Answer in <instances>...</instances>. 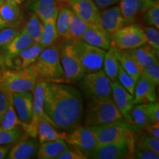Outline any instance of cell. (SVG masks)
Returning a JSON list of instances; mask_svg holds the SVG:
<instances>
[{"mask_svg": "<svg viewBox=\"0 0 159 159\" xmlns=\"http://www.w3.org/2000/svg\"><path fill=\"white\" fill-rule=\"evenodd\" d=\"M83 111V99L77 89L63 83L47 82L44 111L55 128L71 131L79 126Z\"/></svg>", "mask_w": 159, "mask_h": 159, "instance_id": "6da1fadb", "label": "cell"}, {"mask_svg": "<svg viewBox=\"0 0 159 159\" xmlns=\"http://www.w3.org/2000/svg\"><path fill=\"white\" fill-rule=\"evenodd\" d=\"M62 43L55 42L42 49L36 61L30 66L38 81L61 83L64 81V75L61 63L60 52Z\"/></svg>", "mask_w": 159, "mask_h": 159, "instance_id": "7a4b0ae2", "label": "cell"}, {"mask_svg": "<svg viewBox=\"0 0 159 159\" xmlns=\"http://www.w3.org/2000/svg\"><path fill=\"white\" fill-rule=\"evenodd\" d=\"M37 82V77L30 67L5 69L0 77V91L7 94L31 91Z\"/></svg>", "mask_w": 159, "mask_h": 159, "instance_id": "3957f363", "label": "cell"}, {"mask_svg": "<svg viewBox=\"0 0 159 159\" xmlns=\"http://www.w3.org/2000/svg\"><path fill=\"white\" fill-rule=\"evenodd\" d=\"M119 121L125 120L112 98L105 100H90L85 114L86 127L91 128Z\"/></svg>", "mask_w": 159, "mask_h": 159, "instance_id": "277c9868", "label": "cell"}, {"mask_svg": "<svg viewBox=\"0 0 159 159\" xmlns=\"http://www.w3.org/2000/svg\"><path fill=\"white\" fill-rule=\"evenodd\" d=\"M80 80L81 89L90 100H105L112 98L111 81L102 69L85 73Z\"/></svg>", "mask_w": 159, "mask_h": 159, "instance_id": "5b68a950", "label": "cell"}, {"mask_svg": "<svg viewBox=\"0 0 159 159\" xmlns=\"http://www.w3.org/2000/svg\"><path fill=\"white\" fill-rule=\"evenodd\" d=\"M60 58L65 82L75 83L80 81L85 75V71L72 41L64 40L60 52Z\"/></svg>", "mask_w": 159, "mask_h": 159, "instance_id": "8992f818", "label": "cell"}, {"mask_svg": "<svg viewBox=\"0 0 159 159\" xmlns=\"http://www.w3.org/2000/svg\"><path fill=\"white\" fill-rule=\"evenodd\" d=\"M135 142L136 139L133 130L123 140L98 146L91 152L89 158L94 159L132 158Z\"/></svg>", "mask_w": 159, "mask_h": 159, "instance_id": "52a82bcc", "label": "cell"}, {"mask_svg": "<svg viewBox=\"0 0 159 159\" xmlns=\"http://www.w3.org/2000/svg\"><path fill=\"white\" fill-rule=\"evenodd\" d=\"M111 45L119 50L133 49L146 43L142 26L137 24L125 25L111 34Z\"/></svg>", "mask_w": 159, "mask_h": 159, "instance_id": "ba28073f", "label": "cell"}, {"mask_svg": "<svg viewBox=\"0 0 159 159\" xmlns=\"http://www.w3.org/2000/svg\"><path fill=\"white\" fill-rule=\"evenodd\" d=\"M96 136L98 146L123 140L129 133L134 130L125 121H119L90 128Z\"/></svg>", "mask_w": 159, "mask_h": 159, "instance_id": "9c48e42d", "label": "cell"}, {"mask_svg": "<svg viewBox=\"0 0 159 159\" xmlns=\"http://www.w3.org/2000/svg\"><path fill=\"white\" fill-rule=\"evenodd\" d=\"M76 48L85 73L96 71L102 69L106 50L87 43L83 40L72 41Z\"/></svg>", "mask_w": 159, "mask_h": 159, "instance_id": "30bf717a", "label": "cell"}, {"mask_svg": "<svg viewBox=\"0 0 159 159\" xmlns=\"http://www.w3.org/2000/svg\"><path fill=\"white\" fill-rule=\"evenodd\" d=\"M47 83L44 81H38L35 83L34 88L33 89V119L30 124L25 125L22 128L27 136L33 137V138L37 137L38 125H39V122L41 119H48L50 122L44 111L45 90Z\"/></svg>", "mask_w": 159, "mask_h": 159, "instance_id": "8fae6325", "label": "cell"}, {"mask_svg": "<svg viewBox=\"0 0 159 159\" xmlns=\"http://www.w3.org/2000/svg\"><path fill=\"white\" fill-rule=\"evenodd\" d=\"M66 142L82 151L87 158L98 147L94 131L88 127L77 126L68 134Z\"/></svg>", "mask_w": 159, "mask_h": 159, "instance_id": "7c38bea8", "label": "cell"}, {"mask_svg": "<svg viewBox=\"0 0 159 159\" xmlns=\"http://www.w3.org/2000/svg\"><path fill=\"white\" fill-rule=\"evenodd\" d=\"M69 5L75 14L89 25L102 27L99 14L100 11L93 0H70Z\"/></svg>", "mask_w": 159, "mask_h": 159, "instance_id": "4fadbf2b", "label": "cell"}, {"mask_svg": "<svg viewBox=\"0 0 159 159\" xmlns=\"http://www.w3.org/2000/svg\"><path fill=\"white\" fill-rule=\"evenodd\" d=\"M112 99L122 115L125 120L130 125V114L135 105L134 96L125 89L117 80L111 82Z\"/></svg>", "mask_w": 159, "mask_h": 159, "instance_id": "5bb4252c", "label": "cell"}, {"mask_svg": "<svg viewBox=\"0 0 159 159\" xmlns=\"http://www.w3.org/2000/svg\"><path fill=\"white\" fill-rule=\"evenodd\" d=\"M156 2V0H120L119 7L125 25L134 23Z\"/></svg>", "mask_w": 159, "mask_h": 159, "instance_id": "9a60e30c", "label": "cell"}, {"mask_svg": "<svg viewBox=\"0 0 159 159\" xmlns=\"http://www.w3.org/2000/svg\"><path fill=\"white\" fill-rule=\"evenodd\" d=\"M12 101L17 116L21 122V128L30 124L33 119V93L31 91L15 93L12 94Z\"/></svg>", "mask_w": 159, "mask_h": 159, "instance_id": "2e32d148", "label": "cell"}, {"mask_svg": "<svg viewBox=\"0 0 159 159\" xmlns=\"http://www.w3.org/2000/svg\"><path fill=\"white\" fill-rule=\"evenodd\" d=\"M43 49V47L39 43H33L7 61L4 65L12 69L27 68L36 61Z\"/></svg>", "mask_w": 159, "mask_h": 159, "instance_id": "e0dca14e", "label": "cell"}, {"mask_svg": "<svg viewBox=\"0 0 159 159\" xmlns=\"http://www.w3.org/2000/svg\"><path fill=\"white\" fill-rule=\"evenodd\" d=\"M27 5L43 23L56 19L60 9L57 0H28Z\"/></svg>", "mask_w": 159, "mask_h": 159, "instance_id": "ac0fdd59", "label": "cell"}, {"mask_svg": "<svg viewBox=\"0 0 159 159\" xmlns=\"http://www.w3.org/2000/svg\"><path fill=\"white\" fill-rule=\"evenodd\" d=\"M0 19L5 27L19 28L23 21V16L19 4L11 0H1Z\"/></svg>", "mask_w": 159, "mask_h": 159, "instance_id": "d6986e66", "label": "cell"}, {"mask_svg": "<svg viewBox=\"0 0 159 159\" xmlns=\"http://www.w3.org/2000/svg\"><path fill=\"white\" fill-rule=\"evenodd\" d=\"M156 85L150 79L141 75L135 86L134 99L135 105L156 101Z\"/></svg>", "mask_w": 159, "mask_h": 159, "instance_id": "ffe728a7", "label": "cell"}, {"mask_svg": "<svg viewBox=\"0 0 159 159\" xmlns=\"http://www.w3.org/2000/svg\"><path fill=\"white\" fill-rule=\"evenodd\" d=\"M39 142L35 138H24L10 149L6 158L8 159H29L37 154Z\"/></svg>", "mask_w": 159, "mask_h": 159, "instance_id": "44dd1931", "label": "cell"}, {"mask_svg": "<svg viewBox=\"0 0 159 159\" xmlns=\"http://www.w3.org/2000/svg\"><path fill=\"white\" fill-rule=\"evenodd\" d=\"M99 14L101 25L110 35L125 25L119 5H113L102 9Z\"/></svg>", "mask_w": 159, "mask_h": 159, "instance_id": "7402d4cb", "label": "cell"}, {"mask_svg": "<svg viewBox=\"0 0 159 159\" xmlns=\"http://www.w3.org/2000/svg\"><path fill=\"white\" fill-rule=\"evenodd\" d=\"M82 40L89 44L108 50L111 46V35L102 27L89 25L83 35Z\"/></svg>", "mask_w": 159, "mask_h": 159, "instance_id": "603a6c76", "label": "cell"}, {"mask_svg": "<svg viewBox=\"0 0 159 159\" xmlns=\"http://www.w3.org/2000/svg\"><path fill=\"white\" fill-rule=\"evenodd\" d=\"M33 43V39L22 30L9 44L2 49L4 54L2 56V61L3 64Z\"/></svg>", "mask_w": 159, "mask_h": 159, "instance_id": "cb8c5ba5", "label": "cell"}, {"mask_svg": "<svg viewBox=\"0 0 159 159\" xmlns=\"http://www.w3.org/2000/svg\"><path fill=\"white\" fill-rule=\"evenodd\" d=\"M68 148L66 141H49L40 143L37 151V158L39 159H57L60 155Z\"/></svg>", "mask_w": 159, "mask_h": 159, "instance_id": "d4e9b609", "label": "cell"}, {"mask_svg": "<svg viewBox=\"0 0 159 159\" xmlns=\"http://www.w3.org/2000/svg\"><path fill=\"white\" fill-rule=\"evenodd\" d=\"M67 136L68 134L66 133L57 131L48 119H42L39 121L38 125L37 136L39 137L40 143L59 139L66 141Z\"/></svg>", "mask_w": 159, "mask_h": 159, "instance_id": "484cf974", "label": "cell"}, {"mask_svg": "<svg viewBox=\"0 0 159 159\" xmlns=\"http://www.w3.org/2000/svg\"><path fill=\"white\" fill-rule=\"evenodd\" d=\"M118 57L121 66L137 82L142 73V66L139 64L128 49L127 50L119 49Z\"/></svg>", "mask_w": 159, "mask_h": 159, "instance_id": "4316f807", "label": "cell"}, {"mask_svg": "<svg viewBox=\"0 0 159 159\" xmlns=\"http://www.w3.org/2000/svg\"><path fill=\"white\" fill-rule=\"evenodd\" d=\"M118 54L119 49L111 45L108 51H106L103 61V70L111 82L117 80V75L119 68Z\"/></svg>", "mask_w": 159, "mask_h": 159, "instance_id": "83f0119b", "label": "cell"}, {"mask_svg": "<svg viewBox=\"0 0 159 159\" xmlns=\"http://www.w3.org/2000/svg\"><path fill=\"white\" fill-rule=\"evenodd\" d=\"M130 125L136 131H142L150 124L147 112V104L142 103L134 105L130 114Z\"/></svg>", "mask_w": 159, "mask_h": 159, "instance_id": "f1b7e54d", "label": "cell"}, {"mask_svg": "<svg viewBox=\"0 0 159 159\" xmlns=\"http://www.w3.org/2000/svg\"><path fill=\"white\" fill-rule=\"evenodd\" d=\"M128 50L134 55L138 63L142 66V68L154 63L158 62V55L150 46L146 43L139 46L135 49H128Z\"/></svg>", "mask_w": 159, "mask_h": 159, "instance_id": "f546056e", "label": "cell"}, {"mask_svg": "<svg viewBox=\"0 0 159 159\" xmlns=\"http://www.w3.org/2000/svg\"><path fill=\"white\" fill-rule=\"evenodd\" d=\"M72 13V10L69 6L60 7L56 18V29L59 39L68 40L69 25Z\"/></svg>", "mask_w": 159, "mask_h": 159, "instance_id": "4dcf8cb0", "label": "cell"}, {"mask_svg": "<svg viewBox=\"0 0 159 159\" xmlns=\"http://www.w3.org/2000/svg\"><path fill=\"white\" fill-rule=\"evenodd\" d=\"M22 30L33 39V42L40 43L43 30V22L34 13L32 12L30 14L29 19Z\"/></svg>", "mask_w": 159, "mask_h": 159, "instance_id": "1f68e13d", "label": "cell"}, {"mask_svg": "<svg viewBox=\"0 0 159 159\" xmlns=\"http://www.w3.org/2000/svg\"><path fill=\"white\" fill-rule=\"evenodd\" d=\"M88 27L89 24L73 12L69 25L68 40L71 41L82 40L83 35Z\"/></svg>", "mask_w": 159, "mask_h": 159, "instance_id": "d6a6232c", "label": "cell"}, {"mask_svg": "<svg viewBox=\"0 0 159 159\" xmlns=\"http://www.w3.org/2000/svg\"><path fill=\"white\" fill-rule=\"evenodd\" d=\"M58 39L56 29V19H50L43 22L40 44L45 48L56 42Z\"/></svg>", "mask_w": 159, "mask_h": 159, "instance_id": "836d02e7", "label": "cell"}, {"mask_svg": "<svg viewBox=\"0 0 159 159\" xmlns=\"http://www.w3.org/2000/svg\"><path fill=\"white\" fill-rule=\"evenodd\" d=\"M18 126L21 127V122L18 117L11 99L5 115L0 122V130H11Z\"/></svg>", "mask_w": 159, "mask_h": 159, "instance_id": "e575fe53", "label": "cell"}, {"mask_svg": "<svg viewBox=\"0 0 159 159\" xmlns=\"http://www.w3.org/2000/svg\"><path fill=\"white\" fill-rule=\"evenodd\" d=\"M27 136H28L21 126H18L11 130H0V145L15 144Z\"/></svg>", "mask_w": 159, "mask_h": 159, "instance_id": "d590c367", "label": "cell"}, {"mask_svg": "<svg viewBox=\"0 0 159 159\" xmlns=\"http://www.w3.org/2000/svg\"><path fill=\"white\" fill-rule=\"evenodd\" d=\"M135 148L148 149L159 153V139L148 134H142L137 140L136 139Z\"/></svg>", "mask_w": 159, "mask_h": 159, "instance_id": "8d00e7d4", "label": "cell"}, {"mask_svg": "<svg viewBox=\"0 0 159 159\" xmlns=\"http://www.w3.org/2000/svg\"><path fill=\"white\" fill-rule=\"evenodd\" d=\"M143 16V21L148 26L159 28V3L156 0L152 6L144 12Z\"/></svg>", "mask_w": 159, "mask_h": 159, "instance_id": "74e56055", "label": "cell"}, {"mask_svg": "<svg viewBox=\"0 0 159 159\" xmlns=\"http://www.w3.org/2000/svg\"><path fill=\"white\" fill-rule=\"evenodd\" d=\"M144 30L146 44L152 48L158 55L159 54V31L156 27L147 26L142 27Z\"/></svg>", "mask_w": 159, "mask_h": 159, "instance_id": "f35d334b", "label": "cell"}, {"mask_svg": "<svg viewBox=\"0 0 159 159\" xmlns=\"http://www.w3.org/2000/svg\"><path fill=\"white\" fill-rule=\"evenodd\" d=\"M117 81L120 83L123 88L126 89L130 94L134 96L136 81L123 69L120 63H119L118 75H117Z\"/></svg>", "mask_w": 159, "mask_h": 159, "instance_id": "ab89813d", "label": "cell"}, {"mask_svg": "<svg viewBox=\"0 0 159 159\" xmlns=\"http://www.w3.org/2000/svg\"><path fill=\"white\" fill-rule=\"evenodd\" d=\"M20 33L19 28L5 27L0 30V49H4Z\"/></svg>", "mask_w": 159, "mask_h": 159, "instance_id": "60d3db41", "label": "cell"}, {"mask_svg": "<svg viewBox=\"0 0 159 159\" xmlns=\"http://www.w3.org/2000/svg\"><path fill=\"white\" fill-rule=\"evenodd\" d=\"M142 75H144L155 83L156 86L159 85V64L158 62L154 63L142 68Z\"/></svg>", "mask_w": 159, "mask_h": 159, "instance_id": "b9f144b4", "label": "cell"}, {"mask_svg": "<svg viewBox=\"0 0 159 159\" xmlns=\"http://www.w3.org/2000/svg\"><path fill=\"white\" fill-rule=\"evenodd\" d=\"M70 148H67L60 155L57 159H86L88 158L82 151L70 145Z\"/></svg>", "mask_w": 159, "mask_h": 159, "instance_id": "7bdbcfd3", "label": "cell"}, {"mask_svg": "<svg viewBox=\"0 0 159 159\" xmlns=\"http://www.w3.org/2000/svg\"><path fill=\"white\" fill-rule=\"evenodd\" d=\"M132 158L135 159H158L159 153L148 149L135 148Z\"/></svg>", "mask_w": 159, "mask_h": 159, "instance_id": "ee69618b", "label": "cell"}, {"mask_svg": "<svg viewBox=\"0 0 159 159\" xmlns=\"http://www.w3.org/2000/svg\"><path fill=\"white\" fill-rule=\"evenodd\" d=\"M147 112L150 123L159 122V104L158 101L146 103Z\"/></svg>", "mask_w": 159, "mask_h": 159, "instance_id": "f6af8a7d", "label": "cell"}, {"mask_svg": "<svg viewBox=\"0 0 159 159\" xmlns=\"http://www.w3.org/2000/svg\"><path fill=\"white\" fill-rule=\"evenodd\" d=\"M12 94H7L0 91V122L8 107Z\"/></svg>", "mask_w": 159, "mask_h": 159, "instance_id": "bcb514c9", "label": "cell"}, {"mask_svg": "<svg viewBox=\"0 0 159 159\" xmlns=\"http://www.w3.org/2000/svg\"><path fill=\"white\" fill-rule=\"evenodd\" d=\"M144 130L150 136L159 138V122L150 123L144 128Z\"/></svg>", "mask_w": 159, "mask_h": 159, "instance_id": "7dc6e473", "label": "cell"}, {"mask_svg": "<svg viewBox=\"0 0 159 159\" xmlns=\"http://www.w3.org/2000/svg\"><path fill=\"white\" fill-rule=\"evenodd\" d=\"M99 9H105L119 3L120 0H93Z\"/></svg>", "mask_w": 159, "mask_h": 159, "instance_id": "c3c4849f", "label": "cell"}, {"mask_svg": "<svg viewBox=\"0 0 159 159\" xmlns=\"http://www.w3.org/2000/svg\"><path fill=\"white\" fill-rule=\"evenodd\" d=\"M11 148V145H0V159L6 158Z\"/></svg>", "mask_w": 159, "mask_h": 159, "instance_id": "681fc988", "label": "cell"}, {"mask_svg": "<svg viewBox=\"0 0 159 159\" xmlns=\"http://www.w3.org/2000/svg\"><path fill=\"white\" fill-rule=\"evenodd\" d=\"M58 2L60 7H63V6H69V1L70 0H57Z\"/></svg>", "mask_w": 159, "mask_h": 159, "instance_id": "f907efd6", "label": "cell"}, {"mask_svg": "<svg viewBox=\"0 0 159 159\" xmlns=\"http://www.w3.org/2000/svg\"><path fill=\"white\" fill-rule=\"evenodd\" d=\"M11 1H13V2H16L17 4H21V3H22L23 2H24V0H11Z\"/></svg>", "mask_w": 159, "mask_h": 159, "instance_id": "816d5d0a", "label": "cell"}, {"mask_svg": "<svg viewBox=\"0 0 159 159\" xmlns=\"http://www.w3.org/2000/svg\"><path fill=\"white\" fill-rule=\"evenodd\" d=\"M3 27H5V25H4V24L2 23V20L0 19V30L3 28Z\"/></svg>", "mask_w": 159, "mask_h": 159, "instance_id": "f5cc1de1", "label": "cell"}, {"mask_svg": "<svg viewBox=\"0 0 159 159\" xmlns=\"http://www.w3.org/2000/svg\"><path fill=\"white\" fill-rule=\"evenodd\" d=\"M2 66H1V64H0V77L2 76Z\"/></svg>", "mask_w": 159, "mask_h": 159, "instance_id": "db71d44e", "label": "cell"}, {"mask_svg": "<svg viewBox=\"0 0 159 159\" xmlns=\"http://www.w3.org/2000/svg\"><path fill=\"white\" fill-rule=\"evenodd\" d=\"M0 2H1V0H0Z\"/></svg>", "mask_w": 159, "mask_h": 159, "instance_id": "11a10c76", "label": "cell"}]
</instances>
